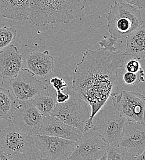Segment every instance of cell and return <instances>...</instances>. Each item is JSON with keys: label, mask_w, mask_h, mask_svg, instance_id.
Listing matches in <instances>:
<instances>
[{"label": "cell", "mask_w": 145, "mask_h": 160, "mask_svg": "<svg viewBox=\"0 0 145 160\" xmlns=\"http://www.w3.org/2000/svg\"><path fill=\"white\" fill-rule=\"evenodd\" d=\"M117 40L114 39L112 38L104 37L103 39L99 42V44L100 45V48H103L106 49L115 51L117 49L114 47V44H116Z\"/></svg>", "instance_id": "obj_23"}, {"label": "cell", "mask_w": 145, "mask_h": 160, "mask_svg": "<svg viewBox=\"0 0 145 160\" xmlns=\"http://www.w3.org/2000/svg\"><path fill=\"white\" fill-rule=\"evenodd\" d=\"M34 138L42 160H68L75 145L73 140L39 134Z\"/></svg>", "instance_id": "obj_10"}, {"label": "cell", "mask_w": 145, "mask_h": 160, "mask_svg": "<svg viewBox=\"0 0 145 160\" xmlns=\"http://www.w3.org/2000/svg\"><path fill=\"white\" fill-rule=\"evenodd\" d=\"M43 117L32 101H18L11 120L22 132L33 137L39 134Z\"/></svg>", "instance_id": "obj_11"}, {"label": "cell", "mask_w": 145, "mask_h": 160, "mask_svg": "<svg viewBox=\"0 0 145 160\" xmlns=\"http://www.w3.org/2000/svg\"><path fill=\"white\" fill-rule=\"evenodd\" d=\"M86 4V0H30L28 20L36 27L67 23L83 11Z\"/></svg>", "instance_id": "obj_2"}, {"label": "cell", "mask_w": 145, "mask_h": 160, "mask_svg": "<svg viewBox=\"0 0 145 160\" xmlns=\"http://www.w3.org/2000/svg\"><path fill=\"white\" fill-rule=\"evenodd\" d=\"M0 147L10 160H42L34 138L13 123L0 131Z\"/></svg>", "instance_id": "obj_4"}, {"label": "cell", "mask_w": 145, "mask_h": 160, "mask_svg": "<svg viewBox=\"0 0 145 160\" xmlns=\"http://www.w3.org/2000/svg\"><path fill=\"white\" fill-rule=\"evenodd\" d=\"M144 70L142 68L137 72H125L123 75V80L125 84L127 86H133L141 82H144Z\"/></svg>", "instance_id": "obj_22"}, {"label": "cell", "mask_w": 145, "mask_h": 160, "mask_svg": "<svg viewBox=\"0 0 145 160\" xmlns=\"http://www.w3.org/2000/svg\"><path fill=\"white\" fill-rule=\"evenodd\" d=\"M115 108L127 121L145 123V96L135 91H122L111 94Z\"/></svg>", "instance_id": "obj_7"}, {"label": "cell", "mask_w": 145, "mask_h": 160, "mask_svg": "<svg viewBox=\"0 0 145 160\" xmlns=\"http://www.w3.org/2000/svg\"><path fill=\"white\" fill-rule=\"evenodd\" d=\"M127 38L125 52L132 58L140 60L145 58V26L143 23L130 33Z\"/></svg>", "instance_id": "obj_17"}, {"label": "cell", "mask_w": 145, "mask_h": 160, "mask_svg": "<svg viewBox=\"0 0 145 160\" xmlns=\"http://www.w3.org/2000/svg\"><path fill=\"white\" fill-rule=\"evenodd\" d=\"M25 65L36 77H44L53 71L54 62L48 51H33L26 56Z\"/></svg>", "instance_id": "obj_15"}, {"label": "cell", "mask_w": 145, "mask_h": 160, "mask_svg": "<svg viewBox=\"0 0 145 160\" xmlns=\"http://www.w3.org/2000/svg\"><path fill=\"white\" fill-rule=\"evenodd\" d=\"M106 18L111 37L117 40L126 38L144 23L139 8L125 2H114Z\"/></svg>", "instance_id": "obj_3"}, {"label": "cell", "mask_w": 145, "mask_h": 160, "mask_svg": "<svg viewBox=\"0 0 145 160\" xmlns=\"http://www.w3.org/2000/svg\"><path fill=\"white\" fill-rule=\"evenodd\" d=\"M124 2L137 6L138 8H143L145 6V0H123Z\"/></svg>", "instance_id": "obj_27"}, {"label": "cell", "mask_w": 145, "mask_h": 160, "mask_svg": "<svg viewBox=\"0 0 145 160\" xmlns=\"http://www.w3.org/2000/svg\"><path fill=\"white\" fill-rule=\"evenodd\" d=\"M64 90L69 94V99L65 102L56 103L51 115L58 117L64 122L83 132L91 115L89 105L73 90L68 89L67 87Z\"/></svg>", "instance_id": "obj_6"}, {"label": "cell", "mask_w": 145, "mask_h": 160, "mask_svg": "<svg viewBox=\"0 0 145 160\" xmlns=\"http://www.w3.org/2000/svg\"><path fill=\"white\" fill-rule=\"evenodd\" d=\"M17 30L13 27H0V50L9 46L15 40Z\"/></svg>", "instance_id": "obj_21"}, {"label": "cell", "mask_w": 145, "mask_h": 160, "mask_svg": "<svg viewBox=\"0 0 145 160\" xmlns=\"http://www.w3.org/2000/svg\"><path fill=\"white\" fill-rule=\"evenodd\" d=\"M130 58L125 52L103 48L88 49L83 52L82 59L76 65L73 73L71 89L91 108L90 117L84 131L93 128L94 117L117 86L118 70Z\"/></svg>", "instance_id": "obj_1"}, {"label": "cell", "mask_w": 145, "mask_h": 160, "mask_svg": "<svg viewBox=\"0 0 145 160\" xmlns=\"http://www.w3.org/2000/svg\"><path fill=\"white\" fill-rule=\"evenodd\" d=\"M56 98L57 103H61L68 100L69 99V94L67 91L65 93H64L62 92V91H57Z\"/></svg>", "instance_id": "obj_26"}, {"label": "cell", "mask_w": 145, "mask_h": 160, "mask_svg": "<svg viewBox=\"0 0 145 160\" xmlns=\"http://www.w3.org/2000/svg\"><path fill=\"white\" fill-rule=\"evenodd\" d=\"M82 132L77 128L64 122L53 115L43 117L39 134L60 138L76 142L81 137Z\"/></svg>", "instance_id": "obj_13"}, {"label": "cell", "mask_w": 145, "mask_h": 160, "mask_svg": "<svg viewBox=\"0 0 145 160\" xmlns=\"http://www.w3.org/2000/svg\"><path fill=\"white\" fill-rule=\"evenodd\" d=\"M137 160L125 148L119 145H109L106 150V160Z\"/></svg>", "instance_id": "obj_20"}, {"label": "cell", "mask_w": 145, "mask_h": 160, "mask_svg": "<svg viewBox=\"0 0 145 160\" xmlns=\"http://www.w3.org/2000/svg\"><path fill=\"white\" fill-rule=\"evenodd\" d=\"M142 68L141 63L136 59H129L125 62V70L127 72H137Z\"/></svg>", "instance_id": "obj_24"}, {"label": "cell", "mask_w": 145, "mask_h": 160, "mask_svg": "<svg viewBox=\"0 0 145 160\" xmlns=\"http://www.w3.org/2000/svg\"><path fill=\"white\" fill-rule=\"evenodd\" d=\"M93 120V129L109 145H119L123 128L127 121L114 107L112 100H107Z\"/></svg>", "instance_id": "obj_5"}, {"label": "cell", "mask_w": 145, "mask_h": 160, "mask_svg": "<svg viewBox=\"0 0 145 160\" xmlns=\"http://www.w3.org/2000/svg\"><path fill=\"white\" fill-rule=\"evenodd\" d=\"M30 0H0V18L28 20Z\"/></svg>", "instance_id": "obj_16"}, {"label": "cell", "mask_w": 145, "mask_h": 160, "mask_svg": "<svg viewBox=\"0 0 145 160\" xmlns=\"http://www.w3.org/2000/svg\"><path fill=\"white\" fill-rule=\"evenodd\" d=\"M23 56L14 44L0 51V77L9 79L16 77L23 66Z\"/></svg>", "instance_id": "obj_14"}, {"label": "cell", "mask_w": 145, "mask_h": 160, "mask_svg": "<svg viewBox=\"0 0 145 160\" xmlns=\"http://www.w3.org/2000/svg\"><path fill=\"white\" fill-rule=\"evenodd\" d=\"M56 91L48 84L33 100V104L43 117L51 115L56 105Z\"/></svg>", "instance_id": "obj_18"}, {"label": "cell", "mask_w": 145, "mask_h": 160, "mask_svg": "<svg viewBox=\"0 0 145 160\" xmlns=\"http://www.w3.org/2000/svg\"><path fill=\"white\" fill-rule=\"evenodd\" d=\"M16 99L11 91L0 88V119H12Z\"/></svg>", "instance_id": "obj_19"}, {"label": "cell", "mask_w": 145, "mask_h": 160, "mask_svg": "<svg viewBox=\"0 0 145 160\" xmlns=\"http://www.w3.org/2000/svg\"><path fill=\"white\" fill-rule=\"evenodd\" d=\"M119 145L138 157L145 152V123L127 121Z\"/></svg>", "instance_id": "obj_12"}, {"label": "cell", "mask_w": 145, "mask_h": 160, "mask_svg": "<svg viewBox=\"0 0 145 160\" xmlns=\"http://www.w3.org/2000/svg\"><path fill=\"white\" fill-rule=\"evenodd\" d=\"M52 87L57 91H64L65 88L67 87V84L64 80L58 77H53L50 79L49 81Z\"/></svg>", "instance_id": "obj_25"}, {"label": "cell", "mask_w": 145, "mask_h": 160, "mask_svg": "<svg viewBox=\"0 0 145 160\" xmlns=\"http://www.w3.org/2000/svg\"><path fill=\"white\" fill-rule=\"evenodd\" d=\"M48 80L41 81L27 68L9 81L13 94L18 101H32L48 86Z\"/></svg>", "instance_id": "obj_9"}, {"label": "cell", "mask_w": 145, "mask_h": 160, "mask_svg": "<svg viewBox=\"0 0 145 160\" xmlns=\"http://www.w3.org/2000/svg\"><path fill=\"white\" fill-rule=\"evenodd\" d=\"M0 160H10L9 158L8 157V156L3 151L1 147H0Z\"/></svg>", "instance_id": "obj_28"}, {"label": "cell", "mask_w": 145, "mask_h": 160, "mask_svg": "<svg viewBox=\"0 0 145 160\" xmlns=\"http://www.w3.org/2000/svg\"><path fill=\"white\" fill-rule=\"evenodd\" d=\"M109 143L93 128L84 131L68 160H100L106 153Z\"/></svg>", "instance_id": "obj_8"}]
</instances>
